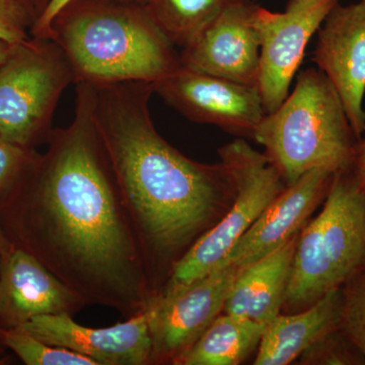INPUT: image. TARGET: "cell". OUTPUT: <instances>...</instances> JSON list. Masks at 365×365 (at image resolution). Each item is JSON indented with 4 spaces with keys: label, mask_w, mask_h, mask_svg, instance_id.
<instances>
[{
    "label": "cell",
    "mask_w": 365,
    "mask_h": 365,
    "mask_svg": "<svg viewBox=\"0 0 365 365\" xmlns=\"http://www.w3.org/2000/svg\"><path fill=\"white\" fill-rule=\"evenodd\" d=\"M14 46L4 42V41H0V66L9 58V55L13 51Z\"/></svg>",
    "instance_id": "4316f807"
},
{
    "label": "cell",
    "mask_w": 365,
    "mask_h": 365,
    "mask_svg": "<svg viewBox=\"0 0 365 365\" xmlns=\"http://www.w3.org/2000/svg\"><path fill=\"white\" fill-rule=\"evenodd\" d=\"M365 132V126H364ZM354 177L360 188L365 191V140L356 146Z\"/></svg>",
    "instance_id": "d4e9b609"
},
{
    "label": "cell",
    "mask_w": 365,
    "mask_h": 365,
    "mask_svg": "<svg viewBox=\"0 0 365 365\" xmlns=\"http://www.w3.org/2000/svg\"><path fill=\"white\" fill-rule=\"evenodd\" d=\"M32 14L21 0H0V41L11 45L32 39Z\"/></svg>",
    "instance_id": "44dd1931"
},
{
    "label": "cell",
    "mask_w": 365,
    "mask_h": 365,
    "mask_svg": "<svg viewBox=\"0 0 365 365\" xmlns=\"http://www.w3.org/2000/svg\"><path fill=\"white\" fill-rule=\"evenodd\" d=\"M48 38L66 53L74 85L155 83L182 66L177 46L135 0H71Z\"/></svg>",
    "instance_id": "3957f363"
},
{
    "label": "cell",
    "mask_w": 365,
    "mask_h": 365,
    "mask_svg": "<svg viewBox=\"0 0 365 365\" xmlns=\"http://www.w3.org/2000/svg\"><path fill=\"white\" fill-rule=\"evenodd\" d=\"M333 177L329 170H312L297 182L287 185L217 268L228 265L248 267L299 234L314 206L328 191Z\"/></svg>",
    "instance_id": "9a60e30c"
},
{
    "label": "cell",
    "mask_w": 365,
    "mask_h": 365,
    "mask_svg": "<svg viewBox=\"0 0 365 365\" xmlns=\"http://www.w3.org/2000/svg\"><path fill=\"white\" fill-rule=\"evenodd\" d=\"M73 120L53 129L21 174L14 247L34 255L86 306L129 319L151 297L143 250L95 116V86L76 83Z\"/></svg>",
    "instance_id": "6da1fadb"
},
{
    "label": "cell",
    "mask_w": 365,
    "mask_h": 365,
    "mask_svg": "<svg viewBox=\"0 0 365 365\" xmlns=\"http://www.w3.org/2000/svg\"><path fill=\"white\" fill-rule=\"evenodd\" d=\"M218 155L232 180L234 202L220 222L204 232L175 264L160 294L187 287L215 270L285 188L270 158L255 150L244 139L225 144Z\"/></svg>",
    "instance_id": "8992f818"
},
{
    "label": "cell",
    "mask_w": 365,
    "mask_h": 365,
    "mask_svg": "<svg viewBox=\"0 0 365 365\" xmlns=\"http://www.w3.org/2000/svg\"><path fill=\"white\" fill-rule=\"evenodd\" d=\"M340 0H288L283 13L257 6L260 38L259 93L266 114L279 108L304 60L307 46Z\"/></svg>",
    "instance_id": "ba28073f"
},
{
    "label": "cell",
    "mask_w": 365,
    "mask_h": 365,
    "mask_svg": "<svg viewBox=\"0 0 365 365\" xmlns=\"http://www.w3.org/2000/svg\"><path fill=\"white\" fill-rule=\"evenodd\" d=\"M11 248H13V245L7 239L4 228L1 227V223H0V256L6 254Z\"/></svg>",
    "instance_id": "83f0119b"
},
{
    "label": "cell",
    "mask_w": 365,
    "mask_h": 365,
    "mask_svg": "<svg viewBox=\"0 0 365 365\" xmlns=\"http://www.w3.org/2000/svg\"><path fill=\"white\" fill-rule=\"evenodd\" d=\"M317 35L312 61L337 91L352 130L360 139L365 126V0L337 4Z\"/></svg>",
    "instance_id": "8fae6325"
},
{
    "label": "cell",
    "mask_w": 365,
    "mask_h": 365,
    "mask_svg": "<svg viewBox=\"0 0 365 365\" xmlns=\"http://www.w3.org/2000/svg\"><path fill=\"white\" fill-rule=\"evenodd\" d=\"M95 86V116L135 227L153 299L173 267L217 220L232 178L222 162L190 160L157 130L153 83Z\"/></svg>",
    "instance_id": "7a4b0ae2"
},
{
    "label": "cell",
    "mask_w": 365,
    "mask_h": 365,
    "mask_svg": "<svg viewBox=\"0 0 365 365\" xmlns=\"http://www.w3.org/2000/svg\"><path fill=\"white\" fill-rule=\"evenodd\" d=\"M334 175L324 208L299 235L284 304L311 306L365 261V191L354 175Z\"/></svg>",
    "instance_id": "5b68a950"
},
{
    "label": "cell",
    "mask_w": 365,
    "mask_h": 365,
    "mask_svg": "<svg viewBox=\"0 0 365 365\" xmlns=\"http://www.w3.org/2000/svg\"><path fill=\"white\" fill-rule=\"evenodd\" d=\"M339 290L328 292L306 311L278 314L266 327L255 365H287L325 339L341 314Z\"/></svg>",
    "instance_id": "e0dca14e"
},
{
    "label": "cell",
    "mask_w": 365,
    "mask_h": 365,
    "mask_svg": "<svg viewBox=\"0 0 365 365\" xmlns=\"http://www.w3.org/2000/svg\"><path fill=\"white\" fill-rule=\"evenodd\" d=\"M0 265V324L19 328L45 314H74L86 306L73 290L25 250L14 247Z\"/></svg>",
    "instance_id": "5bb4252c"
},
{
    "label": "cell",
    "mask_w": 365,
    "mask_h": 365,
    "mask_svg": "<svg viewBox=\"0 0 365 365\" xmlns=\"http://www.w3.org/2000/svg\"><path fill=\"white\" fill-rule=\"evenodd\" d=\"M21 1L28 7L30 13L32 14L34 23H35L51 0H21Z\"/></svg>",
    "instance_id": "484cf974"
},
{
    "label": "cell",
    "mask_w": 365,
    "mask_h": 365,
    "mask_svg": "<svg viewBox=\"0 0 365 365\" xmlns=\"http://www.w3.org/2000/svg\"><path fill=\"white\" fill-rule=\"evenodd\" d=\"M266 324L232 314L218 316L174 362L177 365H237L260 344Z\"/></svg>",
    "instance_id": "ac0fdd59"
},
{
    "label": "cell",
    "mask_w": 365,
    "mask_h": 365,
    "mask_svg": "<svg viewBox=\"0 0 365 365\" xmlns=\"http://www.w3.org/2000/svg\"><path fill=\"white\" fill-rule=\"evenodd\" d=\"M257 6L237 4L215 16L182 48V66L257 88L260 69V38L254 24Z\"/></svg>",
    "instance_id": "7c38bea8"
},
{
    "label": "cell",
    "mask_w": 365,
    "mask_h": 365,
    "mask_svg": "<svg viewBox=\"0 0 365 365\" xmlns=\"http://www.w3.org/2000/svg\"><path fill=\"white\" fill-rule=\"evenodd\" d=\"M155 93L187 119L253 138L266 115L258 88L181 66L153 83Z\"/></svg>",
    "instance_id": "30bf717a"
},
{
    "label": "cell",
    "mask_w": 365,
    "mask_h": 365,
    "mask_svg": "<svg viewBox=\"0 0 365 365\" xmlns=\"http://www.w3.org/2000/svg\"><path fill=\"white\" fill-rule=\"evenodd\" d=\"M71 83V62L54 40L33 37L14 45L0 66V136L25 148L48 141L53 115Z\"/></svg>",
    "instance_id": "52a82bcc"
},
{
    "label": "cell",
    "mask_w": 365,
    "mask_h": 365,
    "mask_svg": "<svg viewBox=\"0 0 365 365\" xmlns=\"http://www.w3.org/2000/svg\"><path fill=\"white\" fill-rule=\"evenodd\" d=\"M148 7L163 32L177 47H185L223 11L259 0H135Z\"/></svg>",
    "instance_id": "d6986e66"
},
{
    "label": "cell",
    "mask_w": 365,
    "mask_h": 365,
    "mask_svg": "<svg viewBox=\"0 0 365 365\" xmlns=\"http://www.w3.org/2000/svg\"><path fill=\"white\" fill-rule=\"evenodd\" d=\"M33 158L29 148L9 143L0 136V198L20 178Z\"/></svg>",
    "instance_id": "603a6c76"
},
{
    "label": "cell",
    "mask_w": 365,
    "mask_h": 365,
    "mask_svg": "<svg viewBox=\"0 0 365 365\" xmlns=\"http://www.w3.org/2000/svg\"><path fill=\"white\" fill-rule=\"evenodd\" d=\"M69 1L71 0H51L39 19L34 23L32 31H31L33 37H49L50 25H51L53 19Z\"/></svg>",
    "instance_id": "cb8c5ba5"
},
{
    "label": "cell",
    "mask_w": 365,
    "mask_h": 365,
    "mask_svg": "<svg viewBox=\"0 0 365 365\" xmlns=\"http://www.w3.org/2000/svg\"><path fill=\"white\" fill-rule=\"evenodd\" d=\"M253 139L265 148L287 186L312 170L349 172L356 155L357 138L342 101L325 73L314 67L297 74L294 90L264 116Z\"/></svg>",
    "instance_id": "277c9868"
},
{
    "label": "cell",
    "mask_w": 365,
    "mask_h": 365,
    "mask_svg": "<svg viewBox=\"0 0 365 365\" xmlns=\"http://www.w3.org/2000/svg\"><path fill=\"white\" fill-rule=\"evenodd\" d=\"M20 328L48 344L67 348L98 365L150 364L151 338L148 312L108 328H88L71 314L35 317Z\"/></svg>",
    "instance_id": "4fadbf2b"
},
{
    "label": "cell",
    "mask_w": 365,
    "mask_h": 365,
    "mask_svg": "<svg viewBox=\"0 0 365 365\" xmlns=\"http://www.w3.org/2000/svg\"><path fill=\"white\" fill-rule=\"evenodd\" d=\"M0 339L26 365H98L85 355L48 344L20 327L0 329Z\"/></svg>",
    "instance_id": "ffe728a7"
},
{
    "label": "cell",
    "mask_w": 365,
    "mask_h": 365,
    "mask_svg": "<svg viewBox=\"0 0 365 365\" xmlns=\"http://www.w3.org/2000/svg\"><path fill=\"white\" fill-rule=\"evenodd\" d=\"M242 268H216L187 287L162 292L146 309L151 338L150 364H174L220 312Z\"/></svg>",
    "instance_id": "9c48e42d"
},
{
    "label": "cell",
    "mask_w": 365,
    "mask_h": 365,
    "mask_svg": "<svg viewBox=\"0 0 365 365\" xmlns=\"http://www.w3.org/2000/svg\"><path fill=\"white\" fill-rule=\"evenodd\" d=\"M297 239L299 234L242 269L230 289L223 313L266 325L280 314Z\"/></svg>",
    "instance_id": "2e32d148"
},
{
    "label": "cell",
    "mask_w": 365,
    "mask_h": 365,
    "mask_svg": "<svg viewBox=\"0 0 365 365\" xmlns=\"http://www.w3.org/2000/svg\"><path fill=\"white\" fill-rule=\"evenodd\" d=\"M340 321L348 337L365 356V275L346 297Z\"/></svg>",
    "instance_id": "7402d4cb"
}]
</instances>
